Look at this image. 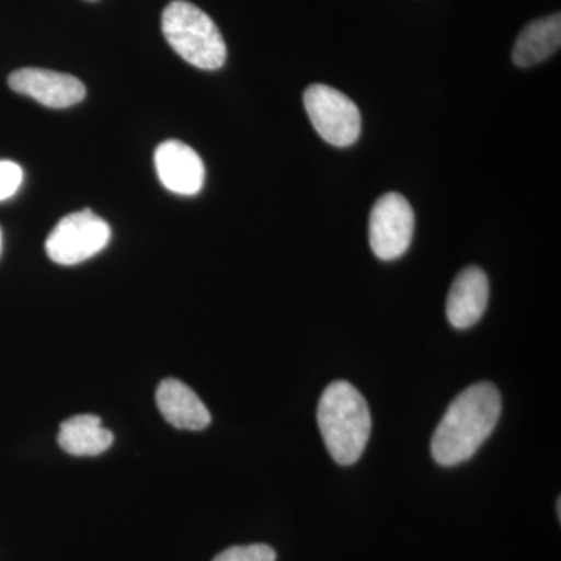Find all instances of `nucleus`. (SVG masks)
I'll return each mask as SVG.
<instances>
[{"label":"nucleus","mask_w":561,"mask_h":561,"mask_svg":"<svg viewBox=\"0 0 561 561\" xmlns=\"http://www.w3.org/2000/svg\"><path fill=\"white\" fill-rule=\"evenodd\" d=\"M561 44L560 13L530 22L516 39L513 47V62L519 68H530L548 60Z\"/></svg>","instance_id":"obj_11"},{"label":"nucleus","mask_w":561,"mask_h":561,"mask_svg":"<svg viewBox=\"0 0 561 561\" xmlns=\"http://www.w3.org/2000/svg\"><path fill=\"white\" fill-rule=\"evenodd\" d=\"M490 283L485 272L468 267L454 279L446 301V316L457 330H468L482 319L489 305Z\"/></svg>","instance_id":"obj_9"},{"label":"nucleus","mask_w":561,"mask_h":561,"mask_svg":"<svg viewBox=\"0 0 561 561\" xmlns=\"http://www.w3.org/2000/svg\"><path fill=\"white\" fill-rule=\"evenodd\" d=\"M154 165L165 190L195 195L205 183V164L197 151L180 140H165L154 151Z\"/></svg>","instance_id":"obj_8"},{"label":"nucleus","mask_w":561,"mask_h":561,"mask_svg":"<svg viewBox=\"0 0 561 561\" xmlns=\"http://www.w3.org/2000/svg\"><path fill=\"white\" fill-rule=\"evenodd\" d=\"M415 231V214L408 198L397 192L382 195L370 214V245L382 261L401 257L411 247Z\"/></svg>","instance_id":"obj_6"},{"label":"nucleus","mask_w":561,"mask_h":561,"mask_svg":"<svg viewBox=\"0 0 561 561\" xmlns=\"http://www.w3.org/2000/svg\"><path fill=\"white\" fill-rule=\"evenodd\" d=\"M113 442L114 435L102 426V420L90 413L66 420L58 434V445L62 451L77 457L99 456Z\"/></svg>","instance_id":"obj_12"},{"label":"nucleus","mask_w":561,"mask_h":561,"mask_svg":"<svg viewBox=\"0 0 561 561\" xmlns=\"http://www.w3.org/2000/svg\"><path fill=\"white\" fill-rule=\"evenodd\" d=\"M305 108L313 128L331 146L348 147L359 139V108L341 91L312 84L305 92Z\"/></svg>","instance_id":"obj_5"},{"label":"nucleus","mask_w":561,"mask_h":561,"mask_svg":"<svg viewBox=\"0 0 561 561\" xmlns=\"http://www.w3.org/2000/svg\"><path fill=\"white\" fill-rule=\"evenodd\" d=\"M0 250H2V232H0Z\"/></svg>","instance_id":"obj_15"},{"label":"nucleus","mask_w":561,"mask_h":561,"mask_svg":"<svg viewBox=\"0 0 561 561\" xmlns=\"http://www.w3.org/2000/svg\"><path fill=\"white\" fill-rule=\"evenodd\" d=\"M9 84L18 94L57 110L77 105L87 95V88L76 77L39 68L14 70Z\"/></svg>","instance_id":"obj_7"},{"label":"nucleus","mask_w":561,"mask_h":561,"mask_svg":"<svg viewBox=\"0 0 561 561\" xmlns=\"http://www.w3.org/2000/svg\"><path fill=\"white\" fill-rule=\"evenodd\" d=\"M502 411L500 390L479 382L461 391L432 437V457L442 467L470 460L496 427Z\"/></svg>","instance_id":"obj_1"},{"label":"nucleus","mask_w":561,"mask_h":561,"mask_svg":"<svg viewBox=\"0 0 561 561\" xmlns=\"http://www.w3.org/2000/svg\"><path fill=\"white\" fill-rule=\"evenodd\" d=\"M162 33L184 61L216 70L227 61V44L214 21L194 3L175 0L162 11Z\"/></svg>","instance_id":"obj_3"},{"label":"nucleus","mask_w":561,"mask_h":561,"mask_svg":"<svg viewBox=\"0 0 561 561\" xmlns=\"http://www.w3.org/2000/svg\"><path fill=\"white\" fill-rule=\"evenodd\" d=\"M161 415L176 430L202 431L209 426L210 413L198 394L179 379H165L157 389Z\"/></svg>","instance_id":"obj_10"},{"label":"nucleus","mask_w":561,"mask_h":561,"mask_svg":"<svg viewBox=\"0 0 561 561\" xmlns=\"http://www.w3.org/2000/svg\"><path fill=\"white\" fill-rule=\"evenodd\" d=\"M24 172L13 161H0V202L13 197L20 191Z\"/></svg>","instance_id":"obj_14"},{"label":"nucleus","mask_w":561,"mask_h":561,"mask_svg":"<svg viewBox=\"0 0 561 561\" xmlns=\"http://www.w3.org/2000/svg\"><path fill=\"white\" fill-rule=\"evenodd\" d=\"M319 430L328 453L339 465L360 459L371 434V413L356 387L335 381L321 394L317 408Z\"/></svg>","instance_id":"obj_2"},{"label":"nucleus","mask_w":561,"mask_h":561,"mask_svg":"<svg viewBox=\"0 0 561 561\" xmlns=\"http://www.w3.org/2000/svg\"><path fill=\"white\" fill-rule=\"evenodd\" d=\"M108 224L91 209L69 214L54 228L46 241L51 261L61 265H76L101 253L108 245Z\"/></svg>","instance_id":"obj_4"},{"label":"nucleus","mask_w":561,"mask_h":561,"mask_svg":"<svg viewBox=\"0 0 561 561\" xmlns=\"http://www.w3.org/2000/svg\"><path fill=\"white\" fill-rule=\"evenodd\" d=\"M213 561H276V552L268 545L232 546Z\"/></svg>","instance_id":"obj_13"}]
</instances>
